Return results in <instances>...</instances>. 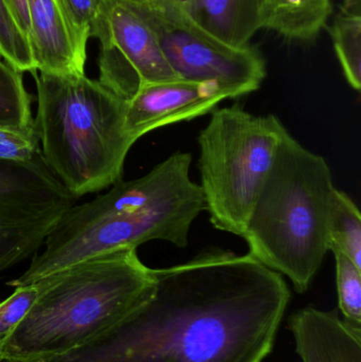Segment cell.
<instances>
[{"label":"cell","instance_id":"603a6c76","mask_svg":"<svg viewBox=\"0 0 361 362\" xmlns=\"http://www.w3.org/2000/svg\"><path fill=\"white\" fill-rule=\"evenodd\" d=\"M16 17L17 21L20 25L21 29L25 32L30 38V18L29 8H28V0H6Z\"/></svg>","mask_w":361,"mask_h":362},{"label":"cell","instance_id":"52a82bcc","mask_svg":"<svg viewBox=\"0 0 361 362\" xmlns=\"http://www.w3.org/2000/svg\"><path fill=\"white\" fill-rule=\"evenodd\" d=\"M133 2L180 80L213 83L235 99L254 93L264 82L266 61L258 47H235L222 42L170 0Z\"/></svg>","mask_w":361,"mask_h":362},{"label":"cell","instance_id":"7a4b0ae2","mask_svg":"<svg viewBox=\"0 0 361 362\" xmlns=\"http://www.w3.org/2000/svg\"><path fill=\"white\" fill-rule=\"evenodd\" d=\"M192 156L176 152L146 175L119 181L90 202L71 206L19 278L20 287L91 257L137 249L150 240L186 248L193 221L206 209L203 189L190 178Z\"/></svg>","mask_w":361,"mask_h":362},{"label":"cell","instance_id":"5b68a950","mask_svg":"<svg viewBox=\"0 0 361 362\" xmlns=\"http://www.w3.org/2000/svg\"><path fill=\"white\" fill-rule=\"evenodd\" d=\"M33 76L34 125L44 160L57 180L76 199L122 180L136 142L125 129V102L85 74Z\"/></svg>","mask_w":361,"mask_h":362},{"label":"cell","instance_id":"9c48e42d","mask_svg":"<svg viewBox=\"0 0 361 362\" xmlns=\"http://www.w3.org/2000/svg\"><path fill=\"white\" fill-rule=\"evenodd\" d=\"M91 37L101 46L99 82L124 102L148 85L180 80L131 0H102Z\"/></svg>","mask_w":361,"mask_h":362},{"label":"cell","instance_id":"9a60e30c","mask_svg":"<svg viewBox=\"0 0 361 362\" xmlns=\"http://www.w3.org/2000/svg\"><path fill=\"white\" fill-rule=\"evenodd\" d=\"M330 251L347 255L361 268V215L355 202L345 192L335 189L329 221Z\"/></svg>","mask_w":361,"mask_h":362},{"label":"cell","instance_id":"8fae6325","mask_svg":"<svg viewBox=\"0 0 361 362\" xmlns=\"http://www.w3.org/2000/svg\"><path fill=\"white\" fill-rule=\"evenodd\" d=\"M30 42L36 69L57 76L85 74L87 46L76 37L59 0H28Z\"/></svg>","mask_w":361,"mask_h":362},{"label":"cell","instance_id":"277c9868","mask_svg":"<svg viewBox=\"0 0 361 362\" xmlns=\"http://www.w3.org/2000/svg\"><path fill=\"white\" fill-rule=\"evenodd\" d=\"M335 189L326 159L288 132L243 238L248 253L290 279L298 293L309 288L330 251L329 221Z\"/></svg>","mask_w":361,"mask_h":362},{"label":"cell","instance_id":"d4e9b609","mask_svg":"<svg viewBox=\"0 0 361 362\" xmlns=\"http://www.w3.org/2000/svg\"><path fill=\"white\" fill-rule=\"evenodd\" d=\"M170 1L174 2V4H179L182 6H186L187 4H190L191 0H170Z\"/></svg>","mask_w":361,"mask_h":362},{"label":"cell","instance_id":"4fadbf2b","mask_svg":"<svg viewBox=\"0 0 361 362\" xmlns=\"http://www.w3.org/2000/svg\"><path fill=\"white\" fill-rule=\"evenodd\" d=\"M208 33L235 47L251 44L260 27V0H191L182 6Z\"/></svg>","mask_w":361,"mask_h":362},{"label":"cell","instance_id":"3957f363","mask_svg":"<svg viewBox=\"0 0 361 362\" xmlns=\"http://www.w3.org/2000/svg\"><path fill=\"white\" fill-rule=\"evenodd\" d=\"M36 282L40 295L0 344V358L42 361L102 339L141 308L154 289L155 276L137 249H125Z\"/></svg>","mask_w":361,"mask_h":362},{"label":"cell","instance_id":"484cf974","mask_svg":"<svg viewBox=\"0 0 361 362\" xmlns=\"http://www.w3.org/2000/svg\"><path fill=\"white\" fill-rule=\"evenodd\" d=\"M131 1L143 2L148 1V0H131Z\"/></svg>","mask_w":361,"mask_h":362},{"label":"cell","instance_id":"ffe728a7","mask_svg":"<svg viewBox=\"0 0 361 362\" xmlns=\"http://www.w3.org/2000/svg\"><path fill=\"white\" fill-rule=\"evenodd\" d=\"M40 291V282L16 287L14 293L0 303V344L29 312Z\"/></svg>","mask_w":361,"mask_h":362},{"label":"cell","instance_id":"2e32d148","mask_svg":"<svg viewBox=\"0 0 361 362\" xmlns=\"http://www.w3.org/2000/svg\"><path fill=\"white\" fill-rule=\"evenodd\" d=\"M32 97L25 88L23 72L0 57V129L30 131L35 129Z\"/></svg>","mask_w":361,"mask_h":362},{"label":"cell","instance_id":"ba28073f","mask_svg":"<svg viewBox=\"0 0 361 362\" xmlns=\"http://www.w3.org/2000/svg\"><path fill=\"white\" fill-rule=\"evenodd\" d=\"M76 200L42 154L0 160V274L35 255Z\"/></svg>","mask_w":361,"mask_h":362},{"label":"cell","instance_id":"cb8c5ba5","mask_svg":"<svg viewBox=\"0 0 361 362\" xmlns=\"http://www.w3.org/2000/svg\"><path fill=\"white\" fill-rule=\"evenodd\" d=\"M341 12L345 14L361 15V0H343Z\"/></svg>","mask_w":361,"mask_h":362},{"label":"cell","instance_id":"30bf717a","mask_svg":"<svg viewBox=\"0 0 361 362\" xmlns=\"http://www.w3.org/2000/svg\"><path fill=\"white\" fill-rule=\"evenodd\" d=\"M228 99L235 98L213 83L176 80L150 84L125 102V129L137 141L155 129L205 116Z\"/></svg>","mask_w":361,"mask_h":362},{"label":"cell","instance_id":"44dd1931","mask_svg":"<svg viewBox=\"0 0 361 362\" xmlns=\"http://www.w3.org/2000/svg\"><path fill=\"white\" fill-rule=\"evenodd\" d=\"M42 154L35 129H0V160L28 163Z\"/></svg>","mask_w":361,"mask_h":362},{"label":"cell","instance_id":"6da1fadb","mask_svg":"<svg viewBox=\"0 0 361 362\" xmlns=\"http://www.w3.org/2000/svg\"><path fill=\"white\" fill-rule=\"evenodd\" d=\"M154 276L148 299L121 325L131 362H263L271 354L290 291L251 255L207 249Z\"/></svg>","mask_w":361,"mask_h":362},{"label":"cell","instance_id":"5bb4252c","mask_svg":"<svg viewBox=\"0 0 361 362\" xmlns=\"http://www.w3.org/2000/svg\"><path fill=\"white\" fill-rule=\"evenodd\" d=\"M332 14V0H260L261 29L292 42H316Z\"/></svg>","mask_w":361,"mask_h":362},{"label":"cell","instance_id":"ac0fdd59","mask_svg":"<svg viewBox=\"0 0 361 362\" xmlns=\"http://www.w3.org/2000/svg\"><path fill=\"white\" fill-rule=\"evenodd\" d=\"M0 57L18 71L37 72L29 36L6 0H0Z\"/></svg>","mask_w":361,"mask_h":362},{"label":"cell","instance_id":"d6986e66","mask_svg":"<svg viewBox=\"0 0 361 362\" xmlns=\"http://www.w3.org/2000/svg\"><path fill=\"white\" fill-rule=\"evenodd\" d=\"M332 251L336 262L339 310L343 320L361 329V268L341 251Z\"/></svg>","mask_w":361,"mask_h":362},{"label":"cell","instance_id":"7402d4cb","mask_svg":"<svg viewBox=\"0 0 361 362\" xmlns=\"http://www.w3.org/2000/svg\"><path fill=\"white\" fill-rule=\"evenodd\" d=\"M76 37L85 46L91 37L93 23L102 0H59Z\"/></svg>","mask_w":361,"mask_h":362},{"label":"cell","instance_id":"e0dca14e","mask_svg":"<svg viewBox=\"0 0 361 362\" xmlns=\"http://www.w3.org/2000/svg\"><path fill=\"white\" fill-rule=\"evenodd\" d=\"M335 53L348 84L356 91L361 88V15L339 11L329 27Z\"/></svg>","mask_w":361,"mask_h":362},{"label":"cell","instance_id":"7c38bea8","mask_svg":"<svg viewBox=\"0 0 361 362\" xmlns=\"http://www.w3.org/2000/svg\"><path fill=\"white\" fill-rule=\"evenodd\" d=\"M290 327L302 362H361V329L335 310L307 306L290 317Z\"/></svg>","mask_w":361,"mask_h":362},{"label":"cell","instance_id":"8992f818","mask_svg":"<svg viewBox=\"0 0 361 362\" xmlns=\"http://www.w3.org/2000/svg\"><path fill=\"white\" fill-rule=\"evenodd\" d=\"M288 132L275 115L254 116L239 105L212 110L199 134V169L214 228L243 238Z\"/></svg>","mask_w":361,"mask_h":362}]
</instances>
